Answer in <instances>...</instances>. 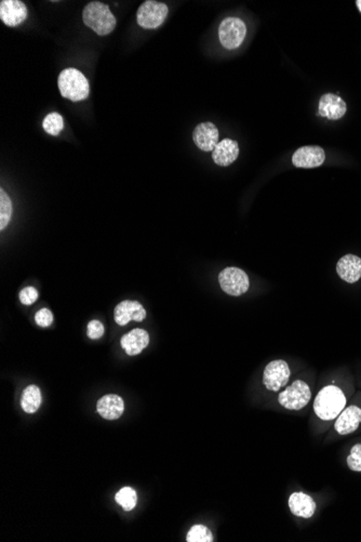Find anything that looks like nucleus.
I'll return each instance as SVG.
<instances>
[{"label": "nucleus", "mask_w": 361, "mask_h": 542, "mask_svg": "<svg viewBox=\"0 0 361 542\" xmlns=\"http://www.w3.org/2000/svg\"><path fill=\"white\" fill-rule=\"evenodd\" d=\"M347 467L353 472L361 473V444L351 447L347 458Z\"/></svg>", "instance_id": "nucleus-25"}, {"label": "nucleus", "mask_w": 361, "mask_h": 542, "mask_svg": "<svg viewBox=\"0 0 361 542\" xmlns=\"http://www.w3.org/2000/svg\"><path fill=\"white\" fill-rule=\"evenodd\" d=\"M83 19L85 26L100 36L111 34L117 23L110 7L100 1H91L85 6Z\"/></svg>", "instance_id": "nucleus-2"}, {"label": "nucleus", "mask_w": 361, "mask_h": 542, "mask_svg": "<svg viewBox=\"0 0 361 542\" xmlns=\"http://www.w3.org/2000/svg\"><path fill=\"white\" fill-rule=\"evenodd\" d=\"M87 334L92 340L100 339L104 334V326L101 321H92L89 323Z\"/></svg>", "instance_id": "nucleus-27"}, {"label": "nucleus", "mask_w": 361, "mask_h": 542, "mask_svg": "<svg viewBox=\"0 0 361 542\" xmlns=\"http://www.w3.org/2000/svg\"><path fill=\"white\" fill-rule=\"evenodd\" d=\"M347 395L341 388L330 384L322 388L313 401V412L322 421H333L347 407Z\"/></svg>", "instance_id": "nucleus-1"}, {"label": "nucleus", "mask_w": 361, "mask_h": 542, "mask_svg": "<svg viewBox=\"0 0 361 542\" xmlns=\"http://www.w3.org/2000/svg\"><path fill=\"white\" fill-rule=\"evenodd\" d=\"M239 155V145L236 141L224 139L218 142L214 151L212 159L218 166L227 167L236 161Z\"/></svg>", "instance_id": "nucleus-18"}, {"label": "nucleus", "mask_w": 361, "mask_h": 542, "mask_svg": "<svg viewBox=\"0 0 361 542\" xmlns=\"http://www.w3.org/2000/svg\"><path fill=\"white\" fill-rule=\"evenodd\" d=\"M214 535L207 526L201 524L194 525L191 530H188L186 536L187 542H212Z\"/></svg>", "instance_id": "nucleus-23"}, {"label": "nucleus", "mask_w": 361, "mask_h": 542, "mask_svg": "<svg viewBox=\"0 0 361 542\" xmlns=\"http://www.w3.org/2000/svg\"><path fill=\"white\" fill-rule=\"evenodd\" d=\"M324 161H326V153L324 148L317 145L300 148L292 156V163L296 168H317L320 167Z\"/></svg>", "instance_id": "nucleus-9"}, {"label": "nucleus", "mask_w": 361, "mask_h": 542, "mask_svg": "<svg viewBox=\"0 0 361 542\" xmlns=\"http://www.w3.org/2000/svg\"><path fill=\"white\" fill-rule=\"evenodd\" d=\"M149 343V336L144 329H133L121 338V348L130 357L140 354Z\"/></svg>", "instance_id": "nucleus-17"}, {"label": "nucleus", "mask_w": 361, "mask_h": 542, "mask_svg": "<svg viewBox=\"0 0 361 542\" xmlns=\"http://www.w3.org/2000/svg\"><path fill=\"white\" fill-rule=\"evenodd\" d=\"M58 86L63 98L73 102L85 100L90 93L88 79L81 72L74 68H65L61 72L58 78Z\"/></svg>", "instance_id": "nucleus-3"}, {"label": "nucleus", "mask_w": 361, "mask_h": 542, "mask_svg": "<svg viewBox=\"0 0 361 542\" xmlns=\"http://www.w3.org/2000/svg\"><path fill=\"white\" fill-rule=\"evenodd\" d=\"M38 292L34 287H26L20 292V301L24 305H32L38 299Z\"/></svg>", "instance_id": "nucleus-26"}, {"label": "nucleus", "mask_w": 361, "mask_h": 542, "mask_svg": "<svg viewBox=\"0 0 361 542\" xmlns=\"http://www.w3.org/2000/svg\"><path fill=\"white\" fill-rule=\"evenodd\" d=\"M36 324L39 325L41 327H49L52 324L53 315L49 309H41L36 313L35 315Z\"/></svg>", "instance_id": "nucleus-28"}, {"label": "nucleus", "mask_w": 361, "mask_h": 542, "mask_svg": "<svg viewBox=\"0 0 361 542\" xmlns=\"http://www.w3.org/2000/svg\"><path fill=\"white\" fill-rule=\"evenodd\" d=\"M41 405V392L37 385H28L23 391L21 399V406L24 412L28 414H34L37 412Z\"/></svg>", "instance_id": "nucleus-20"}, {"label": "nucleus", "mask_w": 361, "mask_h": 542, "mask_svg": "<svg viewBox=\"0 0 361 542\" xmlns=\"http://www.w3.org/2000/svg\"><path fill=\"white\" fill-rule=\"evenodd\" d=\"M168 13L169 9L166 3H158L155 0H146L138 8L136 21L141 28L155 30L165 22Z\"/></svg>", "instance_id": "nucleus-5"}, {"label": "nucleus", "mask_w": 361, "mask_h": 542, "mask_svg": "<svg viewBox=\"0 0 361 542\" xmlns=\"http://www.w3.org/2000/svg\"><path fill=\"white\" fill-rule=\"evenodd\" d=\"M356 5L357 7H358L359 11L361 12V0H357Z\"/></svg>", "instance_id": "nucleus-29"}, {"label": "nucleus", "mask_w": 361, "mask_h": 542, "mask_svg": "<svg viewBox=\"0 0 361 542\" xmlns=\"http://www.w3.org/2000/svg\"><path fill=\"white\" fill-rule=\"evenodd\" d=\"M145 317L146 311L142 304L138 303V301H130V300H125V301L119 303L116 306L115 312H114V319H115L116 323L121 326H125L131 321H144Z\"/></svg>", "instance_id": "nucleus-13"}, {"label": "nucleus", "mask_w": 361, "mask_h": 542, "mask_svg": "<svg viewBox=\"0 0 361 542\" xmlns=\"http://www.w3.org/2000/svg\"><path fill=\"white\" fill-rule=\"evenodd\" d=\"M12 216V203L3 190H0V230L3 231L9 224Z\"/></svg>", "instance_id": "nucleus-24"}, {"label": "nucleus", "mask_w": 361, "mask_h": 542, "mask_svg": "<svg viewBox=\"0 0 361 542\" xmlns=\"http://www.w3.org/2000/svg\"><path fill=\"white\" fill-rule=\"evenodd\" d=\"M345 101L333 93H327L319 101V115L330 121H338L347 113Z\"/></svg>", "instance_id": "nucleus-14"}, {"label": "nucleus", "mask_w": 361, "mask_h": 542, "mask_svg": "<svg viewBox=\"0 0 361 542\" xmlns=\"http://www.w3.org/2000/svg\"><path fill=\"white\" fill-rule=\"evenodd\" d=\"M289 509L292 514L302 519H311L316 512V501L305 492H296L289 497Z\"/></svg>", "instance_id": "nucleus-16"}, {"label": "nucleus", "mask_w": 361, "mask_h": 542, "mask_svg": "<svg viewBox=\"0 0 361 542\" xmlns=\"http://www.w3.org/2000/svg\"><path fill=\"white\" fill-rule=\"evenodd\" d=\"M28 18V8L20 0H3L0 1V19L6 26H20Z\"/></svg>", "instance_id": "nucleus-11"}, {"label": "nucleus", "mask_w": 361, "mask_h": 542, "mask_svg": "<svg viewBox=\"0 0 361 542\" xmlns=\"http://www.w3.org/2000/svg\"><path fill=\"white\" fill-rule=\"evenodd\" d=\"M361 425V408L357 405L345 407L334 420V430L342 436L353 434Z\"/></svg>", "instance_id": "nucleus-10"}, {"label": "nucleus", "mask_w": 361, "mask_h": 542, "mask_svg": "<svg viewBox=\"0 0 361 542\" xmlns=\"http://www.w3.org/2000/svg\"><path fill=\"white\" fill-rule=\"evenodd\" d=\"M96 410L104 419H119L125 410V404L119 395L107 394L99 399Z\"/></svg>", "instance_id": "nucleus-19"}, {"label": "nucleus", "mask_w": 361, "mask_h": 542, "mask_svg": "<svg viewBox=\"0 0 361 542\" xmlns=\"http://www.w3.org/2000/svg\"><path fill=\"white\" fill-rule=\"evenodd\" d=\"M311 392L309 384L303 380H296L281 392L278 402L288 410H301L311 402Z\"/></svg>", "instance_id": "nucleus-4"}, {"label": "nucleus", "mask_w": 361, "mask_h": 542, "mask_svg": "<svg viewBox=\"0 0 361 542\" xmlns=\"http://www.w3.org/2000/svg\"><path fill=\"white\" fill-rule=\"evenodd\" d=\"M193 140L203 152L214 151L218 143V130L212 123H203L194 129Z\"/></svg>", "instance_id": "nucleus-12"}, {"label": "nucleus", "mask_w": 361, "mask_h": 542, "mask_svg": "<svg viewBox=\"0 0 361 542\" xmlns=\"http://www.w3.org/2000/svg\"><path fill=\"white\" fill-rule=\"evenodd\" d=\"M291 370L284 359H275L266 365L263 372L264 387L269 391L278 392L290 379Z\"/></svg>", "instance_id": "nucleus-8"}, {"label": "nucleus", "mask_w": 361, "mask_h": 542, "mask_svg": "<svg viewBox=\"0 0 361 542\" xmlns=\"http://www.w3.org/2000/svg\"><path fill=\"white\" fill-rule=\"evenodd\" d=\"M218 283L224 292L233 297L246 294L250 287V281L246 272L238 268L224 269L218 274Z\"/></svg>", "instance_id": "nucleus-7"}, {"label": "nucleus", "mask_w": 361, "mask_h": 542, "mask_svg": "<svg viewBox=\"0 0 361 542\" xmlns=\"http://www.w3.org/2000/svg\"><path fill=\"white\" fill-rule=\"evenodd\" d=\"M116 502L123 507L125 511H132L138 503V494L131 487H123L116 494Z\"/></svg>", "instance_id": "nucleus-21"}, {"label": "nucleus", "mask_w": 361, "mask_h": 542, "mask_svg": "<svg viewBox=\"0 0 361 542\" xmlns=\"http://www.w3.org/2000/svg\"><path fill=\"white\" fill-rule=\"evenodd\" d=\"M43 127L45 132L50 136L56 137L64 129V119L56 112L48 114L43 121Z\"/></svg>", "instance_id": "nucleus-22"}, {"label": "nucleus", "mask_w": 361, "mask_h": 542, "mask_svg": "<svg viewBox=\"0 0 361 542\" xmlns=\"http://www.w3.org/2000/svg\"><path fill=\"white\" fill-rule=\"evenodd\" d=\"M246 24L238 18H226L218 28L220 43L229 50L239 48L246 38Z\"/></svg>", "instance_id": "nucleus-6"}, {"label": "nucleus", "mask_w": 361, "mask_h": 542, "mask_svg": "<svg viewBox=\"0 0 361 542\" xmlns=\"http://www.w3.org/2000/svg\"><path fill=\"white\" fill-rule=\"evenodd\" d=\"M336 273L349 284H355L361 279V258L355 254H345L336 263Z\"/></svg>", "instance_id": "nucleus-15"}]
</instances>
